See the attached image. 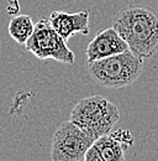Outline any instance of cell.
<instances>
[{"label":"cell","mask_w":158,"mask_h":161,"mask_svg":"<svg viewBox=\"0 0 158 161\" xmlns=\"http://www.w3.org/2000/svg\"><path fill=\"white\" fill-rule=\"evenodd\" d=\"M93 139L73 121H64L57 128L51 144L53 161H84Z\"/></svg>","instance_id":"5b68a950"},{"label":"cell","mask_w":158,"mask_h":161,"mask_svg":"<svg viewBox=\"0 0 158 161\" xmlns=\"http://www.w3.org/2000/svg\"><path fill=\"white\" fill-rule=\"evenodd\" d=\"M48 21L64 41H68L76 34L88 35L90 30L88 10H83L78 13L53 11L51 13Z\"/></svg>","instance_id":"ba28073f"},{"label":"cell","mask_w":158,"mask_h":161,"mask_svg":"<svg viewBox=\"0 0 158 161\" xmlns=\"http://www.w3.org/2000/svg\"><path fill=\"white\" fill-rule=\"evenodd\" d=\"M118 119V108L101 96L80 99L71 112V121L77 124L93 140L111 131Z\"/></svg>","instance_id":"3957f363"},{"label":"cell","mask_w":158,"mask_h":161,"mask_svg":"<svg viewBox=\"0 0 158 161\" xmlns=\"http://www.w3.org/2000/svg\"><path fill=\"white\" fill-rule=\"evenodd\" d=\"M113 27L138 57L150 58L158 51V15L152 9L127 6L116 14Z\"/></svg>","instance_id":"6da1fadb"},{"label":"cell","mask_w":158,"mask_h":161,"mask_svg":"<svg viewBox=\"0 0 158 161\" xmlns=\"http://www.w3.org/2000/svg\"><path fill=\"white\" fill-rule=\"evenodd\" d=\"M25 47L40 60L51 58L68 64H73L76 61L74 52L51 26L48 19H41L35 24L34 32L25 42Z\"/></svg>","instance_id":"277c9868"},{"label":"cell","mask_w":158,"mask_h":161,"mask_svg":"<svg viewBox=\"0 0 158 161\" xmlns=\"http://www.w3.org/2000/svg\"><path fill=\"white\" fill-rule=\"evenodd\" d=\"M129 50V46L114 27L101 30L87 47L88 62L109 57Z\"/></svg>","instance_id":"52a82bcc"},{"label":"cell","mask_w":158,"mask_h":161,"mask_svg":"<svg viewBox=\"0 0 158 161\" xmlns=\"http://www.w3.org/2000/svg\"><path fill=\"white\" fill-rule=\"evenodd\" d=\"M143 71V58L130 50L88 62V72L99 86L121 89L131 86Z\"/></svg>","instance_id":"7a4b0ae2"},{"label":"cell","mask_w":158,"mask_h":161,"mask_svg":"<svg viewBox=\"0 0 158 161\" xmlns=\"http://www.w3.org/2000/svg\"><path fill=\"white\" fill-rule=\"evenodd\" d=\"M35 24L29 15H18L9 22V35L20 45H25L34 32Z\"/></svg>","instance_id":"9c48e42d"},{"label":"cell","mask_w":158,"mask_h":161,"mask_svg":"<svg viewBox=\"0 0 158 161\" xmlns=\"http://www.w3.org/2000/svg\"><path fill=\"white\" fill-rule=\"evenodd\" d=\"M134 144V136L129 130L109 131L93 141L84 161H124L125 151Z\"/></svg>","instance_id":"8992f818"}]
</instances>
